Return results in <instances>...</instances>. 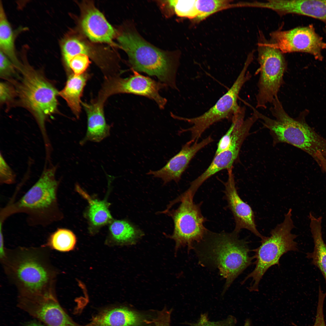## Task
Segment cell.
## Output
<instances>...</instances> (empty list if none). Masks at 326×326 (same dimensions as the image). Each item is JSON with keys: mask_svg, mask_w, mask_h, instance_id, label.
<instances>
[{"mask_svg": "<svg viewBox=\"0 0 326 326\" xmlns=\"http://www.w3.org/2000/svg\"><path fill=\"white\" fill-rule=\"evenodd\" d=\"M18 91L22 102L36 117L44 140H47L45 121L48 116L56 110L58 93L41 75L31 71L24 73Z\"/></svg>", "mask_w": 326, "mask_h": 326, "instance_id": "9", "label": "cell"}, {"mask_svg": "<svg viewBox=\"0 0 326 326\" xmlns=\"http://www.w3.org/2000/svg\"><path fill=\"white\" fill-rule=\"evenodd\" d=\"M56 167L43 170L34 185L17 201L9 203L2 209L3 220L11 215L24 213L31 226H46L62 217L57 200L59 181L56 177Z\"/></svg>", "mask_w": 326, "mask_h": 326, "instance_id": "3", "label": "cell"}, {"mask_svg": "<svg viewBox=\"0 0 326 326\" xmlns=\"http://www.w3.org/2000/svg\"><path fill=\"white\" fill-rule=\"evenodd\" d=\"M109 224L111 238L121 245L135 244L144 235L142 230L127 220H113Z\"/></svg>", "mask_w": 326, "mask_h": 326, "instance_id": "23", "label": "cell"}, {"mask_svg": "<svg viewBox=\"0 0 326 326\" xmlns=\"http://www.w3.org/2000/svg\"><path fill=\"white\" fill-rule=\"evenodd\" d=\"M326 296V293H323L319 287L316 313L313 326H326L323 312L324 301ZM292 324L295 326H298L293 323Z\"/></svg>", "mask_w": 326, "mask_h": 326, "instance_id": "33", "label": "cell"}, {"mask_svg": "<svg viewBox=\"0 0 326 326\" xmlns=\"http://www.w3.org/2000/svg\"><path fill=\"white\" fill-rule=\"evenodd\" d=\"M14 43L13 32L1 3L0 8V50L15 66L18 67L20 66V64L16 55Z\"/></svg>", "mask_w": 326, "mask_h": 326, "instance_id": "25", "label": "cell"}, {"mask_svg": "<svg viewBox=\"0 0 326 326\" xmlns=\"http://www.w3.org/2000/svg\"><path fill=\"white\" fill-rule=\"evenodd\" d=\"M172 309L164 307L157 312L152 321L153 326H171V318Z\"/></svg>", "mask_w": 326, "mask_h": 326, "instance_id": "34", "label": "cell"}, {"mask_svg": "<svg viewBox=\"0 0 326 326\" xmlns=\"http://www.w3.org/2000/svg\"><path fill=\"white\" fill-rule=\"evenodd\" d=\"M24 326H46L39 321L35 319L25 323Z\"/></svg>", "mask_w": 326, "mask_h": 326, "instance_id": "39", "label": "cell"}, {"mask_svg": "<svg viewBox=\"0 0 326 326\" xmlns=\"http://www.w3.org/2000/svg\"><path fill=\"white\" fill-rule=\"evenodd\" d=\"M289 14L305 16L326 23V0H290Z\"/></svg>", "mask_w": 326, "mask_h": 326, "instance_id": "24", "label": "cell"}, {"mask_svg": "<svg viewBox=\"0 0 326 326\" xmlns=\"http://www.w3.org/2000/svg\"><path fill=\"white\" fill-rule=\"evenodd\" d=\"M1 51L0 52V71L2 76L10 75L14 71L13 63Z\"/></svg>", "mask_w": 326, "mask_h": 326, "instance_id": "36", "label": "cell"}, {"mask_svg": "<svg viewBox=\"0 0 326 326\" xmlns=\"http://www.w3.org/2000/svg\"><path fill=\"white\" fill-rule=\"evenodd\" d=\"M325 26L324 28V31L326 33V23H325Z\"/></svg>", "mask_w": 326, "mask_h": 326, "instance_id": "41", "label": "cell"}, {"mask_svg": "<svg viewBox=\"0 0 326 326\" xmlns=\"http://www.w3.org/2000/svg\"><path fill=\"white\" fill-rule=\"evenodd\" d=\"M243 326H253L251 319L250 318H247L245 321Z\"/></svg>", "mask_w": 326, "mask_h": 326, "instance_id": "40", "label": "cell"}, {"mask_svg": "<svg viewBox=\"0 0 326 326\" xmlns=\"http://www.w3.org/2000/svg\"><path fill=\"white\" fill-rule=\"evenodd\" d=\"M75 189L88 202L86 216L91 231L98 229L113 220L109 209L110 204L106 199L100 200L92 198L78 184Z\"/></svg>", "mask_w": 326, "mask_h": 326, "instance_id": "20", "label": "cell"}, {"mask_svg": "<svg viewBox=\"0 0 326 326\" xmlns=\"http://www.w3.org/2000/svg\"><path fill=\"white\" fill-rule=\"evenodd\" d=\"M76 238L71 230L64 228H58L51 234L46 243L42 246L62 252H68L75 248Z\"/></svg>", "mask_w": 326, "mask_h": 326, "instance_id": "26", "label": "cell"}, {"mask_svg": "<svg viewBox=\"0 0 326 326\" xmlns=\"http://www.w3.org/2000/svg\"><path fill=\"white\" fill-rule=\"evenodd\" d=\"M17 306L46 326H86L73 320L56 294L32 299L18 298Z\"/></svg>", "mask_w": 326, "mask_h": 326, "instance_id": "13", "label": "cell"}, {"mask_svg": "<svg viewBox=\"0 0 326 326\" xmlns=\"http://www.w3.org/2000/svg\"><path fill=\"white\" fill-rule=\"evenodd\" d=\"M316 161L326 174V157L320 152H318L316 156Z\"/></svg>", "mask_w": 326, "mask_h": 326, "instance_id": "38", "label": "cell"}, {"mask_svg": "<svg viewBox=\"0 0 326 326\" xmlns=\"http://www.w3.org/2000/svg\"><path fill=\"white\" fill-rule=\"evenodd\" d=\"M251 61L247 59L241 72L234 84L213 107L202 115L193 118L178 117V119L184 120L192 126L186 129H181L180 133H191L190 140L198 141L204 131L214 123L225 119L232 118L243 108L237 103L238 94L242 86L251 77L247 72Z\"/></svg>", "mask_w": 326, "mask_h": 326, "instance_id": "8", "label": "cell"}, {"mask_svg": "<svg viewBox=\"0 0 326 326\" xmlns=\"http://www.w3.org/2000/svg\"><path fill=\"white\" fill-rule=\"evenodd\" d=\"M132 70L133 74L128 78H122L118 75L105 78L97 97L105 102L109 97L113 94H131L152 99L160 109H164L167 100L160 95L159 92L167 86Z\"/></svg>", "mask_w": 326, "mask_h": 326, "instance_id": "11", "label": "cell"}, {"mask_svg": "<svg viewBox=\"0 0 326 326\" xmlns=\"http://www.w3.org/2000/svg\"><path fill=\"white\" fill-rule=\"evenodd\" d=\"M258 59L260 73L258 91L256 95L257 108L266 109L278 97L283 84L286 65L282 53L268 46L267 43H258Z\"/></svg>", "mask_w": 326, "mask_h": 326, "instance_id": "10", "label": "cell"}, {"mask_svg": "<svg viewBox=\"0 0 326 326\" xmlns=\"http://www.w3.org/2000/svg\"><path fill=\"white\" fill-rule=\"evenodd\" d=\"M196 1V0H171L168 2L170 6L173 8L175 12L178 16L195 19L197 15Z\"/></svg>", "mask_w": 326, "mask_h": 326, "instance_id": "29", "label": "cell"}, {"mask_svg": "<svg viewBox=\"0 0 326 326\" xmlns=\"http://www.w3.org/2000/svg\"><path fill=\"white\" fill-rule=\"evenodd\" d=\"M63 56L67 66L75 56L81 54H88L87 47L82 41L75 38L66 39L62 46Z\"/></svg>", "mask_w": 326, "mask_h": 326, "instance_id": "28", "label": "cell"}, {"mask_svg": "<svg viewBox=\"0 0 326 326\" xmlns=\"http://www.w3.org/2000/svg\"><path fill=\"white\" fill-rule=\"evenodd\" d=\"M270 110L274 119L264 115L260 119L264 127L269 130L273 145L281 143L289 144L305 152L315 160L318 152L326 157V139L306 123V111L296 118H292L279 100L274 101Z\"/></svg>", "mask_w": 326, "mask_h": 326, "instance_id": "4", "label": "cell"}, {"mask_svg": "<svg viewBox=\"0 0 326 326\" xmlns=\"http://www.w3.org/2000/svg\"><path fill=\"white\" fill-rule=\"evenodd\" d=\"M237 320L235 317L229 315L225 318L217 321L209 320L207 313L201 314L195 322L188 323V326H235Z\"/></svg>", "mask_w": 326, "mask_h": 326, "instance_id": "30", "label": "cell"}, {"mask_svg": "<svg viewBox=\"0 0 326 326\" xmlns=\"http://www.w3.org/2000/svg\"><path fill=\"white\" fill-rule=\"evenodd\" d=\"M193 197L186 191L169 204L171 206L180 203L176 209H166L160 213L173 220V231L168 237L175 241L176 251L185 246L188 252L193 249L194 244L200 242L208 230L204 225L206 219L201 212L202 203H195Z\"/></svg>", "mask_w": 326, "mask_h": 326, "instance_id": "7", "label": "cell"}, {"mask_svg": "<svg viewBox=\"0 0 326 326\" xmlns=\"http://www.w3.org/2000/svg\"><path fill=\"white\" fill-rule=\"evenodd\" d=\"M90 77V75L87 73L78 76L73 73L71 74L65 87L59 93L66 100L77 118H79L81 112V97Z\"/></svg>", "mask_w": 326, "mask_h": 326, "instance_id": "21", "label": "cell"}, {"mask_svg": "<svg viewBox=\"0 0 326 326\" xmlns=\"http://www.w3.org/2000/svg\"><path fill=\"white\" fill-rule=\"evenodd\" d=\"M249 135L248 131L243 128L234 130L229 147L227 149L215 155L207 169L195 179V184L201 185L207 179L223 169L232 168L233 164L238 157L242 145Z\"/></svg>", "mask_w": 326, "mask_h": 326, "instance_id": "18", "label": "cell"}, {"mask_svg": "<svg viewBox=\"0 0 326 326\" xmlns=\"http://www.w3.org/2000/svg\"><path fill=\"white\" fill-rule=\"evenodd\" d=\"M40 249L21 248L6 251L5 271L17 288L19 298L34 299L55 294L56 272Z\"/></svg>", "mask_w": 326, "mask_h": 326, "instance_id": "1", "label": "cell"}, {"mask_svg": "<svg viewBox=\"0 0 326 326\" xmlns=\"http://www.w3.org/2000/svg\"><path fill=\"white\" fill-rule=\"evenodd\" d=\"M229 129L220 139L217 144V148L215 155L227 149L230 145L232 133L235 127L234 123L232 122Z\"/></svg>", "mask_w": 326, "mask_h": 326, "instance_id": "35", "label": "cell"}, {"mask_svg": "<svg viewBox=\"0 0 326 326\" xmlns=\"http://www.w3.org/2000/svg\"><path fill=\"white\" fill-rule=\"evenodd\" d=\"M228 179L224 182L225 197L228 207L233 216L235 222L234 231L239 233L243 229H248L261 240L265 236L257 230L255 221L254 212L251 206L244 202L239 195L232 171V168L227 169Z\"/></svg>", "mask_w": 326, "mask_h": 326, "instance_id": "15", "label": "cell"}, {"mask_svg": "<svg viewBox=\"0 0 326 326\" xmlns=\"http://www.w3.org/2000/svg\"><path fill=\"white\" fill-rule=\"evenodd\" d=\"M309 218L314 246L313 251L307 254V257L312 259V264L319 269L326 283V245L322 238V217L316 218L310 213Z\"/></svg>", "mask_w": 326, "mask_h": 326, "instance_id": "22", "label": "cell"}, {"mask_svg": "<svg viewBox=\"0 0 326 326\" xmlns=\"http://www.w3.org/2000/svg\"><path fill=\"white\" fill-rule=\"evenodd\" d=\"M292 209H289L285 215L283 222L278 224L270 232L269 237L261 240V244L253 250L255 267L242 282L244 283L251 278V281L248 290L250 292H258L259 283L267 270L272 266L279 265L281 257L289 251L298 250L297 243L295 241L297 235L292 233L294 228L292 218Z\"/></svg>", "mask_w": 326, "mask_h": 326, "instance_id": "6", "label": "cell"}, {"mask_svg": "<svg viewBox=\"0 0 326 326\" xmlns=\"http://www.w3.org/2000/svg\"><path fill=\"white\" fill-rule=\"evenodd\" d=\"M104 103L97 97L89 103L82 102L87 114V125L85 136L79 142L81 145L88 141L100 142L110 135L111 126L105 117Z\"/></svg>", "mask_w": 326, "mask_h": 326, "instance_id": "19", "label": "cell"}, {"mask_svg": "<svg viewBox=\"0 0 326 326\" xmlns=\"http://www.w3.org/2000/svg\"><path fill=\"white\" fill-rule=\"evenodd\" d=\"M11 91L10 87L4 82L0 84V99L1 101L5 102L11 97Z\"/></svg>", "mask_w": 326, "mask_h": 326, "instance_id": "37", "label": "cell"}, {"mask_svg": "<svg viewBox=\"0 0 326 326\" xmlns=\"http://www.w3.org/2000/svg\"><path fill=\"white\" fill-rule=\"evenodd\" d=\"M232 0H196V5L197 15L195 19L200 22L211 14L228 8L235 7Z\"/></svg>", "mask_w": 326, "mask_h": 326, "instance_id": "27", "label": "cell"}, {"mask_svg": "<svg viewBox=\"0 0 326 326\" xmlns=\"http://www.w3.org/2000/svg\"><path fill=\"white\" fill-rule=\"evenodd\" d=\"M147 313L126 306L104 310L93 316L86 326H151Z\"/></svg>", "mask_w": 326, "mask_h": 326, "instance_id": "16", "label": "cell"}, {"mask_svg": "<svg viewBox=\"0 0 326 326\" xmlns=\"http://www.w3.org/2000/svg\"><path fill=\"white\" fill-rule=\"evenodd\" d=\"M88 55H79L73 58L69 62L68 67L75 75H79L85 73L90 63Z\"/></svg>", "mask_w": 326, "mask_h": 326, "instance_id": "31", "label": "cell"}, {"mask_svg": "<svg viewBox=\"0 0 326 326\" xmlns=\"http://www.w3.org/2000/svg\"><path fill=\"white\" fill-rule=\"evenodd\" d=\"M81 25L85 34L94 42L110 43L116 36L115 30L91 3L82 8Z\"/></svg>", "mask_w": 326, "mask_h": 326, "instance_id": "17", "label": "cell"}, {"mask_svg": "<svg viewBox=\"0 0 326 326\" xmlns=\"http://www.w3.org/2000/svg\"><path fill=\"white\" fill-rule=\"evenodd\" d=\"M15 175L7 163L2 154L0 158V181L1 184H10L15 181Z\"/></svg>", "mask_w": 326, "mask_h": 326, "instance_id": "32", "label": "cell"}, {"mask_svg": "<svg viewBox=\"0 0 326 326\" xmlns=\"http://www.w3.org/2000/svg\"><path fill=\"white\" fill-rule=\"evenodd\" d=\"M213 141L210 136L199 142L189 140L162 168L157 171L150 170L147 174L161 179L164 184L172 181L178 183L190 161L197 152Z\"/></svg>", "mask_w": 326, "mask_h": 326, "instance_id": "14", "label": "cell"}, {"mask_svg": "<svg viewBox=\"0 0 326 326\" xmlns=\"http://www.w3.org/2000/svg\"><path fill=\"white\" fill-rule=\"evenodd\" d=\"M239 233H215L208 230L203 239L193 246L199 263L217 269L226 281L223 295L235 279L251 265L248 242L239 238Z\"/></svg>", "mask_w": 326, "mask_h": 326, "instance_id": "2", "label": "cell"}, {"mask_svg": "<svg viewBox=\"0 0 326 326\" xmlns=\"http://www.w3.org/2000/svg\"><path fill=\"white\" fill-rule=\"evenodd\" d=\"M271 43L267 44L282 53L302 52L310 54L321 61L326 43L315 30L313 26L297 27L287 30H277L270 34Z\"/></svg>", "mask_w": 326, "mask_h": 326, "instance_id": "12", "label": "cell"}, {"mask_svg": "<svg viewBox=\"0 0 326 326\" xmlns=\"http://www.w3.org/2000/svg\"><path fill=\"white\" fill-rule=\"evenodd\" d=\"M117 39L128 56L131 69L155 76L167 86L177 89L178 60L174 53L155 47L133 30L123 32Z\"/></svg>", "mask_w": 326, "mask_h": 326, "instance_id": "5", "label": "cell"}]
</instances>
